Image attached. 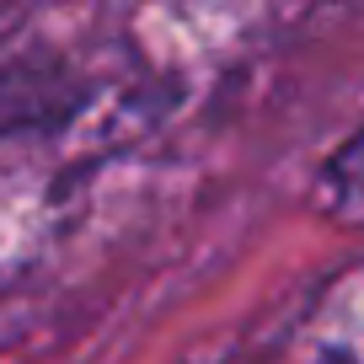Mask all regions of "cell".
<instances>
[{"label":"cell","mask_w":364,"mask_h":364,"mask_svg":"<svg viewBox=\"0 0 364 364\" xmlns=\"http://www.w3.org/2000/svg\"><path fill=\"white\" fill-rule=\"evenodd\" d=\"M80 75L54 65H22L0 75V139L33 134V129H65L91 102V86H75Z\"/></svg>","instance_id":"6da1fadb"},{"label":"cell","mask_w":364,"mask_h":364,"mask_svg":"<svg viewBox=\"0 0 364 364\" xmlns=\"http://www.w3.org/2000/svg\"><path fill=\"white\" fill-rule=\"evenodd\" d=\"M316 209L332 220V225H364V124L321 161Z\"/></svg>","instance_id":"7a4b0ae2"}]
</instances>
